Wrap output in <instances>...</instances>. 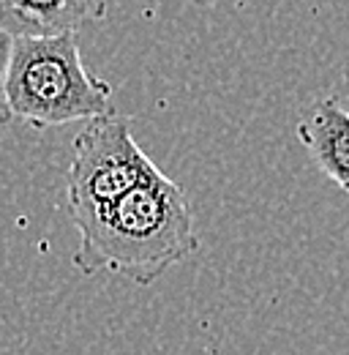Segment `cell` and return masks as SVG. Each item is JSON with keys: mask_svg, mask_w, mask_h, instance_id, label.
Instances as JSON below:
<instances>
[{"mask_svg": "<svg viewBox=\"0 0 349 355\" xmlns=\"http://www.w3.org/2000/svg\"><path fill=\"white\" fill-rule=\"evenodd\" d=\"M74 227L80 232L74 266L85 276L107 270L139 287L156 284L199 249L188 197L161 170Z\"/></svg>", "mask_w": 349, "mask_h": 355, "instance_id": "1", "label": "cell"}, {"mask_svg": "<svg viewBox=\"0 0 349 355\" xmlns=\"http://www.w3.org/2000/svg\"><path fill=\"white\" fill-rule=\"evenodd\" d=\"M3 88L14 121L33 129L115 112L112 85L87 71L77 33L14 36Z\"/></svg>", "mask_w": 349, "mask_h": 355, "instance_id": "2", "label": "cell"}, {"mask_svg": "<svg viewBox=\"0 0 349 355\" xmlns=\"http://www.w3.org/2000/svg\"><path fill=\"white\" fill-rule=\"evenodd\" d=\"M298 139L314 167L349 194V107L339 96L316 98L298 121Z\"/></svg>", "mask_w": 349, "mask_h": 355, "instance_id": "4", "label": "cell"}, {"mask_svg": "<svg viewBox=\"0 0 349 355\" xmlns=\"http://www.w3.org/2000/svg\"><path fill=\"white\" fill-rule=\"evenodd\" d=\"M159 167L134 139L126 118L109 112L85 121L74 137L66 175V211L71 224L118 200Z\"/></svg>", "mask_w": 349, "mask_h": 355, "instance_id": "3", "label": "cell"}, {"mask_svg": "<svg viewBox=\"0 0 349 355\" xmlns=\"http://www.w3.org/2000/svg\"><path fill=\"white\" fill-rule=\"evenodd\" d=\"M339 98L349 107V58H347V66H344V74H341V96Z\"/></svg>", "mask_w": 349, "mask_h": 355, "instance_id": "7", "label": "cell"}, {"mask_svg": "<svg viewBox=\"0 0 349 355\" xmlns=\"http://www.w3.org/2000/svg\"><path fill=\"white\" fill-rule=\"evenodd\" d=\"M8 49H11V36L0 33V129L14 121V115L8 110V101H6V88H3V83H6V66H8Z\"/></svg>", "mask_w": 349, "mask_h": 355, "instance_id": "6", "label": "cell"}, {"mask_svg": "<svg viewBox=\"0 0 349 355\" xmlns=\"http://www.w3.org/2000/svg\"><path fill=\"white\" fill-rule=\"evenodd\" d=\"M197 8H211V6H216L218 0H191Z\"/></svg>", "mask_w": 349, "mask_h": 355, "instance_id": "8", "label": "cell"}, {"mask_svg": "<svg viewBox=\"0 0 349 355\" xmlns=\"http://www.w3.org/2000/svg\"><path fill=\"white\" fill-rule=\"evenodd\" d=\"M104 17V0H0V33L11 39L77 33Z\"/></svg>", "mask_w": 349, "mask_h": 355, "instance_id": "5", "label": "cell"}]
</instances>
